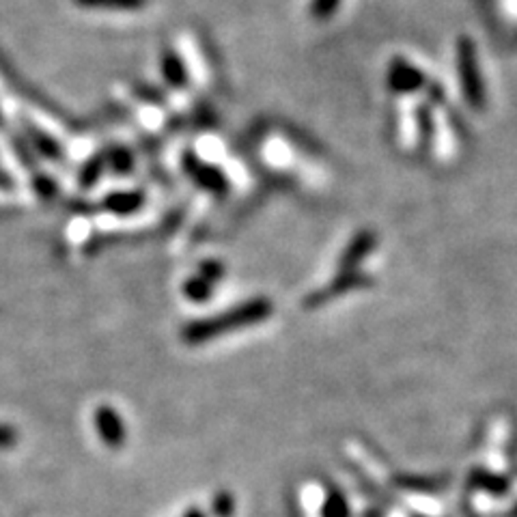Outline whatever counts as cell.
Here are the masks:
<instances>
[{
    "mask_svg": "<svg viewBox=\"0 0 517 517\" xmlns=\"http://www.w3.org/2000/svg\"><path fill=\"white\" fill-rule=\"evenodd\" d=\"M337 4H338V0H315V3H313V15L320 20L328 18V15L334 12Z\"/></svg>",
    "mask_w": 517,
    "mask_h": 517,
    "instance_id": "cell-9",
    "label": "cell"
},
{
    "mask_svg": "<svg viewBox=\"0 0 517 517\" xmlns=\"http://www.w3.org/2000/svg\"><path fill=\"white\" fill-rule=\"evenodd\" d=\"M210 289H212L210 280L203 279V276L198 274L196 279H192L190 283L186 285V296L195 297V300H203V297H210Z\"/></svg>",
    "mask_w": 517,
    "mask_h": 517,
    "instance_id": "cell-7",
    "label": "cell"
},
{
    "mask_svg": "<svg viewBox=\"0 0 517 517\" xmlns=\"http://www.w3.org/2000/svg\"><path fill=\"white\" fill-rule=\"evenodd\" d=\"M268 313H270V304L265 300L248 302L246 306L235 308L231 315L216 317V320L196 323V326H192V330L186 332V338L188 341H201V338L213 337V334L222 332L224 326H239V323L259 321V320H263Z\"/></svg>",
    "mask_w": 517,
    "mask_h": 517,
    "instance_id": "cell-1",
    "label": "cell"
},
{
    "mask_svg": "<svg viewBox=\"0 0 517 517\" xmlns=\"http://www.w3.org/2000/svg\"><path fill=\"white\" fill-rule=\"evenodd\" d=\"M162 76H164V80L175 88H181L188 85L186 65H184V61L175 54V52L166 50L164 56H162Z\"/></svg>",
    "mask_w": 517,
    "mask_h": 517,
    "instance_id": "cell-3",
    "label": "cell"
},
{
    "mask_svg": "<svg viewBox=\"0 0 517 517\" xmlns=\"http://www.w3.org/2000/svg\"><path fill=\"white\" fill-rule=\"evenodd\" d=\"M76 4L87 9H111V12H138L147 4V0H74Z\"/></svg>",
    "mask_w": 517,
    "mask_h": 517,
    "instance_id": "cell-5",
    "label": "cell"
},
{
    "mask_svg": "<svg viewBox=\"0 0 517 517\" xmlns=\"http://www.w3.org/2000/svg\"><path fill=\"white\" fill-rule=\"evenodd\" d=\"M108 162H111V166L119 172V175H128V171L132 169V158H129L128 151H123V149L114 151L111 158H108Z\"/></svg>",
    "mask_w": 517,
    "mask_h": 517,
    "instance_id": "cell-8",
    "label": "cell"
},
{
    "mask_svg": "<svg viewBox=\"0 0 517 517\" xmlns=\"http://www.w3.org/2000/svg\"><path fill=\"white\" fill-rule=\"evenodd\" d=\"M143 205V192H113L104 201V207L114 213H132Z\"/></svg>",
    "mask_w": 517,
    "mask_h": 517,
    "instance_id": "cell-4",
    "label": "cell"
},
{
    "mask_svg": "<svg viewBox=\"0 0 517 517\" xmlns=\"http://www.w3.org/2000/svg\"><path fill=\"white\" fill-rule=\"evenodd\" d=\"M184 169L188 172V177H190L198 188H203V190L213 192V195H224V190H227L229 186L227 177H224L218 169H213V166L198 160L196 155L192 154L186 155Z\"/></svg>",
    "mask_w": 517,
    "mask_h": 517,
    "instance_id": "cell-2",
    "label": "cell"
},
{
    "mask_svg": "<svg viewBox=\"0 0 517 517\" xmlns=\"http://www.w3.org/2000/svg\"><path fill=\"white\" fill-rule=\"evenodd\" d=\"M97 427L102 431V436L106 438L111 444H117L121 440V425H119V419L114 416V412L111 410H99L97 412Z\"/></svg>",
    "mask_w": 517,
    "mask_h": 517,
    "instance_id": "cell-6",
    "label": "cell"
}]
</instances>
